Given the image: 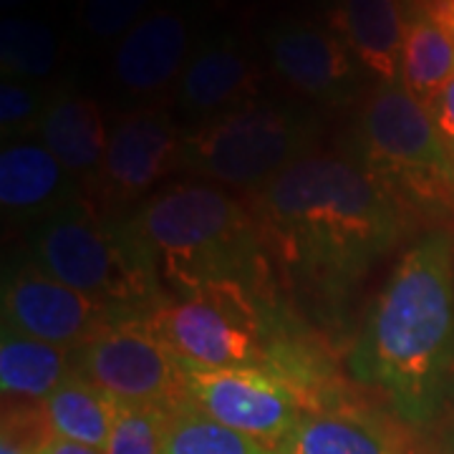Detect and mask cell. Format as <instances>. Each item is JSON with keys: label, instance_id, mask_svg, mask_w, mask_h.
<instances>
[{"label": "cell", "instance_id": "obj_1", "mask_svg": "<svg viewBox=\"0 0 454 454\" xmlns=\"http://www.w3.org/2000/svg\"><path fill=\"white\" fill-rule=\"evenodd\" d=\"M262 253L293 286L340 298L404 235L406 207L372 172L336 154H306L258 190Z\"/></svg>", "mask_w": 454, "mask_h": 454}, {"label": "cell", "instance_id": "obj_2", "mask_svg": "<svg viewBox=\"0 0 454 454\" xmlns=\"http://www.w3.org/2000/svg\"><path fill=\"white\" fill-rule=\"evenodd\" d=\"M348 372L411 427L454 404V243L434 230L409 247L376 295Z\"/></svg>", "mask_w": 454, "mask_h": 454}, {"label": "cell", "instance_id": "obj_3", "mask_svg": "<svg viewBox=\"0 0 454 454\" xmlns=\"http://www.w3.org/2000/svg\"><path fill=\"white\" fill-rule=\"evenodd\" d=\"M169 298L207 283L262 286L265 253L253 207L212 184H175L129 217Z\"/></svg>", "mask_w": 454, "mask_h": 454}, {"label": "cell", "instance_id": "obj_4", "mask_svg": "<svg viewBox=\"0 0 454 454\" xmlns=\"http://www.w3.org/2000/svg\"><path fill=\"white\" fill-rule=\"evenodd\" d=\"M33 262L66 286L145 318L164 301L149 250L129 220L64 205L33 235Z\"/></svg>", "mask_w": 454, "mask_h": 454}, {"label": "cell", "instance_id": "obj_5", "mask_svg": "<svg viewBox=\"0 0 454 454\" xmlns=\"http://www.w3.org/2000/svg\"><path fill=\"white\" fill-rule=\"evenodd\" d=\"M358 164L406 207L454 210V157L432 112L402 82L379 83L356 127Z\"/></svg>", "mask_w": 454, "mask_h": 454}, {"label": "cell", "instance_id": "obj_6", "mask_svg": "<svg viewBox=\"0 0 454 454\" xmlns=\"http://www.w3.org/2000/svg\"><path fill=\"white\" fill-rule=\"evenodd\" d=\"M260 295V286L243 280L207 283L164 298L145 321L182 369H270L280 339Z\"/></svg>", "mask_w": 454, "mask_h": 454}, {"label": "cell", "instance_id": "obj_7", "mask_svg": "<svg viewBox=\"0 0 454 454\" xmlns=\"http://www.w3.org/2000/svg\"><path fill=\"white\" fill-rule=\"evenodd\" d=\"M309 131L288 109L253 101L205 119L184 137L182 167L235 190H262L306 157Z\"/></svg>", "mask_w": 454, "mask_h": 454}, {"label": "cell", "instance_id": "obj_8", "mask_svg": "<svg viewBox=\"0 0 454 454\" xmlns=\"http://www.w3.org/2000/svg\"><path fill=\"white\" fill-rule=\"evenodd\" d=\"M74 372L82 373L119 406L187 404L184 369L145 318H127L104 328L74 351Z\"/></svg>", "mask_w": 454, "mask_h": 454}, {"label": "cell", "instance_id": "obj_9", "mask_svg": "<svg viewBox=\"0 0 454 454\" xmlns=\"http://www.w3.org/2000/svg\"><path fill=\"white\" fill-rule=\"evenodd\" d=\"M187 404L278 452L306 409L286 379L268 369H184Z\"/></svg>", "mask_w": 454, "mask_h": 454}, {"label": "cell", "instance_id": "obj_10", "mask_svg": "<svg viewBox=\"0 0 454 454\" xmlns=\"http://www.w3.org/2000/svg\"><path fill=\"white\" fill-rule=\"evenodd\" d=\"M142 318L66 286L35 262L20 268L3 291V325L68 351L82 348L104 328Z\"/></svg>", "mask_w": 454, "mask_h": 454}, {"label": "cell", "instance_id": "obj_11", "mask_svg": "<svg viewBox=\"0 0 454 454\" xmlns=\"http://www.w3.org/2000/svg\"><path fill=\"white\" fill-rule=\"evenodd\" d=\"M184 137L160 109H139L116 121L109 134L94 190L98 207H127L149 195L164 177L182 167Z\"/></svg>", "mask_w": 454, "mask_h": 454}, {"label": "cell", "instance_id": "obj_12", "mask_svg": "<svg viewBox=\"0 0 454 454\" xmlns=\"http://www.w3.org/2000/svg\"><path fill=\"white\" fill-rule=\"evenodd\" d=\"M268 53L278 76L303 97L343 104L356 94L361 74L354 53L328 28L301 20L280 23L268 33Z\"/></svg>", "mask_w": 454, "mask_h": 454}, {"label": "cell", "instance_id": "obj_13", "mask_svg": "<svg viewBox=\"0 0 454 454\" xmlns=\"http://www.w3.org/2000/svg\"><path fill=\"white\" fill-rule=\"evenodd\" d=\"M192 53L190 20L175 8H154L116 43L114 82L134 97L160 94L182 76Z\"/></svg>", "mask_w": 454, "mask_h": 454}, {"label": "cell", "instance_id": "obj_14", "mask_svg": "<svg viewBox=\"0 0 454 454\" xmlns=\"http://www.w3.org/2000/svg\"><path fill=\"white\" fill-rule=\"evenodd\" d=\"M255 94L258 71L232 35L200 46L177 79L179 106L207 119L253 104Z\"/></svg>", "mask_w": 454, "mask_h": 454}, {"label": "cell", "instance_id": "obj_15", "mask_svg": "<svg viewBox=\"0 0 454 454\" xmlns=\"http://www.w3.org/2000/svg\"><path fill=\"white\" fill-rule=\"evenodd\" d=\"M331 31L379 82H402L404 0H339L331 13Z\"/></svg>", "mask_w": 454, "mask_h": 454}, {"label": "cell", "instance_id": "obj_16", "mask_svg": "<svg viewBox=\"0 0 454 454\" xmlns=\"http://www.w3.org/2000/svg\"><path fill=\"white\" fill-rule=\"evenodd\" d=\"M276 454H402V444L369 411L331 406L303 414Z\"/></svg>", "mask_w": 454, "mask_h": 454}, {"label": "cell", "instance_id": "obj_17", "mask_svg": "<svg viewBox=\"0 0 454 454\" xmlns=\"http://www.w3.org/2000/svg\"><path fill=\"white\" fill-rule=\"evenodd\" d=\"M38 131L46 149L68 175H97L109 146V134L97 101L74 91H59L49 98Z\"/></svg>", "mask_w": 454, "mask_h": 454}, {"label": "cell", "instance_id": "obj_18", "mask_svg": "<svg viewBox=\"0 0 454 454\" xmlns=\"http://www.w3.org/2000/svg\"><path fill=\"white\" fill-rule=\"evenodd\" d=\"M74 373V354L49 340L33 339L3 325L0 387L3 399L43 402Z\"/></svg>", "mask_w": 454, "mask_h": 454}, {"label": "cell", "instance_id": "obj_19", "mask_svg": "<svg viewBox=\"0 0 454 454\" xmlns=\"http://www.w3.org/2000/svg\"><path fill=\"white\" fill-rule=\"evenodd\" d=\"M402 83L429 109L454 79V31L422 11H404Z\"/></svg>", "mask_w": 454, "mask_h": 454}, {"label": "cell", "instance_id": "obj_20", "mask_svg": "<svg viewBox=\"0 0 454 454\" xmlns=\"http://www.w3.org/2000/svg\"><path fill=\"white\" fill-rule=\"evenodd\" d=\"M43 409L56 437L104 452L119 404L91 381H86L82 373L74 372L43 399Z\"/></svg>", "mask_w": 454, "mask_h": 454}, {"label": "cell", "instance_id": "obj_21", "mask_svg": "<svg viewBox=\"0 0 454 454\" xmlns=\"http://www.w3.org/2000/svg\"><path fill=\"white\" fill-rule=\"evenodd\" d=\"M66 184V169L46 145L20 142L0 154V205L11 212H33L56 202Z\"/></svg>", "mask_w": 454, "mask_h": 454}, {"label": "cell", "instance_id": "obj_22", "mask_svg": "<svg viewBox=\"0 0 454 454\" xmlns=\"http://www.w3.org/2000/svg\"><path fill=\"white\" fill-rule=\"evenodd\" d=\"M164 454H276L255 439L215 422L192 404H182L169 417Z\"/></svg>", "mask_w": 454, "mask_h": 454}, {"label": "cell", "instance_id": "obj_23", "mask_svg": "<svg viewBox=\"0 0 454 454\" xmlns=\"http://www.w3.org/2000/svg\"><path fill=\"white\" fill-rule=\"evenodd\" d=\"M0 61L5 76L43 79L59 61V43L46 23L31 18H5L0 23Z\"/></svg>", "mask_w": 454, "mask_h": 454}, {"label": "cell", "instance_id": "obj_24", "mask_svg": "<svg viewBox=\"0 0 454 454\" xmlns=\"http://www.w3.org/2000/svg\"><path fill=\"white\" fill-rule=\"evenodd\" d=\"M169 417L162 406H119L104 454H164Z\"/></svg>", "mask_w": 454, "mask_h": 454}, {"label": "cell", "instance_id": "obj_25", "mask_svg": "<svg viewBox=\"0 0 454 454\" xmlns=\"http://www.w3.org/2000/svg\"><path fill=\"white\" fill-rule=\"evenodd\" d=\"M152 3L154 0H83V31L98 41L127 35L149 13Z\"/></svg>", "mask_w": 454, "mask_h": 454}, {"label": "cell", "instance_id": "obj_26", "mask_svg": "<svg viewBox=\"0 0 454 454\" xmlns=\"http://www.w3.org/2000/svg\"><path fill=\"white\" fill-rule=\"evenodd\" d=\"M43 109H46V104L41 98V91L33 89L31 82L3 76V83H0V124H3V131L38 127Z\"/></svg>", "mask_w": 454, "mask_h": 454}, {"label": "cell", "instance_id": "obj_27", "mask_svg": "<svg viewBox=\"0 0 454 454\" xmlns=\"http://www.w3.org/2000/svg\"><path fill=\"white\" fill-rule=\"evenodd\" d=\"M429 112L434 116L439 137L444 139V145H447V149L452 152L454 157V79L444 86V91L429 106Z\"/></svg>", "mask_w": 454, "mask_h": 454}, {"label": "cell", "instance_id": "obj_28", "mask_svg": "<svg viewBox=\"0 0 454 454\" xmlns=\"http://www.w3.org/2000/svg\"><path fill=\"white\" fill-rule=\"evenodd\" d=\"M49 454H104L98 450H91V447H83V444H76V442H68V439H56L51 444Z\"/></svg>", "mask_w": 454, "mask_h": 454}, {"label": "cell", "instance_id": "obj_29", "mask_svg": "<svg viewBox=\"0 0 454 454\" xmlns=\"http://www.w3.org/2000/svg\"><path fill=\"white\" fill-rule=\"evenodd\" d=\"M424 13V11H422ZM427 16L437 18L442 26H447L450 31H454V0H447V3H442L437 5L434 11H427Z\"/></svg>", "mask_w": 454, "mask_h": 454}, {"label": "cell", "instance_id": "obj_30", "mask_svg": "<svg viewBox=\"0 0 454 454\" xmlns=\"http://www.w3.org/2000/svg\"><path fill=\"white\" fill-rule=\"evenodd\" d=\"M0 454H35V452H28V450L18 447V444H13V442H5V439H0Z\"/></svg>", "mask_w": 454, "mask_h": 454}, {"label": "cell", "instance_id": "obj_31", "mask_svg": "<svg viewBox=\"0 0 454 454\" xmlns=\"http://www.w3.org/2000/svg\"><path fill=\"white\" fill-rule=\"evenodd\" d=\"M18 3H23V0H3V5H18Z\"/></svg>", "mask_w": 454, "mask_h": 454}]
</instances>
